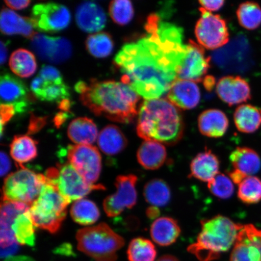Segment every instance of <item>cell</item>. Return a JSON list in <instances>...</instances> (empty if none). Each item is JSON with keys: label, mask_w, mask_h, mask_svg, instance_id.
I'll return each instance as SVG.
<instances>
[{"label": "cell", "mask_w": 261, "mask_h": 261, "mask_svg": "<svg viewBox=\"0 0 261 261\" xmlns=\"http://www.w3.org/2000/svg\"><path fill=\"white\" fill-rule=\"evenodd\" d=\"M147 34L124 45L114 63L128 85L146 100L161 98L168 93L187 57L184 30L170 22L150 15L145 25Z\"/></svg>", "instance_id": "obj_1"}, {"label": "cell", "mask_w": 261, "mask_h": 261, "mask_svg": "<svg viewBox=\"0 0 261 261\" xmlns=\"http://www.w3.org/2000/svg\"><path fill=\"white\" fill-rule=\"evenodd\" d=\"M74 89L84 105L96 116L130 123L138 116L140 96L128 85L114 81H79Z\"/></svg>", "instance_id": "obj_2"}, {"label": "cell", "mask_w": 261, "mask_h": 261, "mask_svg": "<svg viewBox=\"0 0 261 261\" xmlns=\"http://www.w3.org/2000/svg\"><path fill=\"white\" fill-rule=\"evenodd\" d=\"M180 111L167 98L145 100L139 109L137 133L144 140L174 145L184 133Z\"/></svg>", "instance_id": "obj_3"}, {"label": "cell", "mask_w": 261, "mask_h": 261, "mask_svg": "<svg viewBox=\"0 0 261 261\" xmlns=\"http://www.w3.org/2000/svg\"><path fill=\"white\" fill-rule=\"evenodd\" d=\"M201 224L197 241L188 248V252L200 261L217 259L222 253L228 252L243 227L220 215L202 220Z\"/></svg>", "instance_id": "obj_4"}, {"label": "cell", "mask_w": 261, "mask_h": 261, "mask_svg": "<svg viewBox=\"0 0 261 261\" xmlns=\"http://www.w3.org/2000/svg\"><path fill=\"white\" fill-rule=\"evenodd\" d=\"M70 203L56 188L46 181L38 197L29 207L35 226L51 233L58 232L66 217L67 208Z\"/></svg>", "instance_id": "obj_5"}, {"label": "cell", "mask_w": 261, "mask_h": 261, "mask_svg": "<svg viewBox=\"0 0 261 261\" xmlns=\"http://www.w3.org/2000/svg\"><path fill=\"white\" fill-rule=\"evenodd\" d=\"M77 249L97 261H116L125 241L106 223L82 228L76 234Z\"/></svg>", "instance_id": "obj_6"}, {"label": "cell", "mask_w": 261, "mask_h": 261, "mask_svg": "<svg viewBox=\"0 0 261 261\" xmlns=\"http://www.w3.org/2000/svg\"><path fill=\"white\" fill-rule=\"evenodd\" d=\"M45 182L44 175L36 174L24 166H21L5 178L2 200L18 202L30 206L38 197Z\"/></svg>", "instance_id": "obj_7"}, {"label": "cell", "mask_w": 261, "mask_h": 261, "mask_svg": "<svg viewBox=\"0 0 261 261\" xmlns=\"http://www.w3.org/2000/svg\"><path fill=\"white\" fill-rule=\"evenodd\" d=\"M44 175L48 184L56 188L70 202L83 199L94 191L106 189L102 185L90 184L85 180L68 162L49 168Z\"/></svg>", "instance_id": "obj_8"}, {"label": "cell", "mask_w": 261, "mask_h": 261, "mask_svg": "<svg viewBox=\"0 0 261 261\" xmlns=\"http://www.w3.org/2000/svg\"><path fill=\"white\" fill-rule=\"evenodd\" d=\"M201 15L195 28V34L202 47L215 50L229 41V33L226 21L220 15L200 8Z\"/></svg>", "instance_id": "obj_9"}, {"label": "cell", "mask_w": 261, "mask_h": 261, "mask_svg": "<svg viewBox=\"0 0 261 261\" xmlns=\"http://www.w3.org/2000/svg\"><path fill=\"white\" fill-rule=\"evenodd\" d=\"M68 163L90 184L98 180L102 169V158L99 150L92 145H70L68 147Z\"/></svg>", "instance_id": "obj_10"}, {"label": "cell", "mask_w": 261, "mask_h": 261, "mask_svg": "<svg viewBox=\"0 0 261 261\" xmlns=\"http://www.w3.org/2000/svg\"><path fill=\"white\" fill-rule=\"evenodd\" d=\"M34 28L41 32H57L69 25L71 14L65 6L55 3H40L32 8Z\"/></svg>", "instance_id": "obj_11"}, {"label": "cell", "mask_w": 261, "mask_h": 261, "mask_svg": "<svg viewBox=\"0 0 261 261\" xmlns=\"http://www.w3.org/2000/svg\"><path fill=\"white\" fill-rule=\"evenodd\" d=\"M138 177L129 174L119 175L116 179V192L103 201V210L108 217H115L126 208H133L138 200L136 184Z\"/></svg>", "instance_id": "obj_12"}, {"label": "cell", "mask_w": 261, "mask_h": 261, "mask_svg": "<svg viewBox=\"0 0 261 261\" xmlns=\"http://www.w3.org/2000/svg\"><path fill=\"white\" fill-rule=\"evenodd\" d=\"M31 45L38 57L51 63H63L72 53L70 41L63 37H51L36 33L31 38Z\"/></svg>", "instance_id": "obj_13"}, {"label": "cell", "mask_w": 261, "mask_h": 261, "mask_svg": "<svg viewBox=\"0 0 261 261\" xmlns=\"http://www.w3.org/2000/svg\"><path fill=\"white\" fill-rule=\"evenodd\" d=\"M230 261H261V230L252 224L243 225Z\"/></svg>", "instance_id": "obj_14"}, {"label": "cell", "mask_w": 261, "mask_h": 261, "mask_svg": "<svg viewBox=\"0 0 261 261\" xmlns=\"http://www.w3.org/2000/svg\"><path fill=\"white\" fill-rule=\"evenodd\" d=\"M187 57L185 58L178 79L200 83L203 81L210 67V58L205 55L203 47L189 40L187 44Z\"/></svg>", "instance_id": "obj_15"}, {"label": "cell", "mask_w": 261, "mask_h": 261, "mask_svg": "<svg viewBox=\"0 0 261 261\" xmlns=\"http://www.w3.org/2000/svg\"><path fill=\"white\" fill-rule=\"evenodd\" d=\"M230 161L233 170L229 177L233 184L239 185L244 179L253 176L259 171L261 162L259 156L254 150L247 147H238L231 152Z\"/></svg>", "instance_id": "obj_16"}, {"label": "cell", "mask_w": 261, "mask_h": 261, "mask_svg": "<svg viewBox=\"0 0 261 261\" xmlns=\"http://www.w3.org/2000/svg\"><path fill=\"white\" fill-rule=\"evenodd\" d=\"M0 94L2 103L11 104L17 113L24 112L31 102L30 94L23 82L9 73L2 74Z\"/></svg>", "instance_id": "obj_17"}, {"label": "cell", "mask_w": 261, "mask_h": 261, "mask_svg": "<svg viewBox=\"0 0 261 261\" xmlns=\"http://www.w3.org/2000/svg\"><path fill=\"white\" fill-rule=\"evenodd\" d=\"M218 97L229 106L247 102L251 98V90L247 81L239 76L222 77L217 85Z\"/></svg>", "instance_id": "obj_18"}, {"label": "cell", "mask_w": 261, "mask_h": 261, "mask_svg": "<svg viewBox=\"0 0 261 261\" xmlns=\"http://www.w3.org/2000/svg\"><path fill=\"white\" fill-rule=\"evenodd\" d=\"M166 97L178 109L191 110L200 102L201 93L194 82L177 79L172 85Z\"/></svg>", "instance_id": "obj_19"}, {"label": "cell", "mask_w": 261, "mask_h": 261, "mask_svg": "<svg viewBox=\"0 0 261 261\" xmlns=\"http://www.w3.org/2000/svg\"><path fill=\"white\" fill-rule=\"evenodd\" d=\"M75 16L78 27L86 32H99L106 24V12L99 5L93 2L82 3L78 6Z\"/></svg>", "instance_id": "obj_20"}, {"label": "cell", "mask_w": 261, "mask_h": 261, "mask_svg": "<svg viewBox=\"0 0 261 261\" xmlns=\"http://www.w3.org/2000/svg\"><path fill=\"white\" fill-rule=\"evenodd\" d=\"M31 89L34 96L38 99L47 102H61L70 97L69 88L63 83L47 81L40 76L32 81Z\"/></svg>", "instance_id": "obj_21"}, {"label": "cell", "mask_w": 261, "mask_h": 261, "mask_svg": "<svg viewBox=\"0 0 261 261\" xmlns=\"http://www.w3.org/2000/svg\"><path fill=\"white\" fill-rule=\"evenodd\" d=\"M220 163L211 150L199 153L191 163V176L199 180L210 182L219 174Z\"/></svg>", "instance_id": "obj_22"}, {"label": "cell", "mask_w": 261, "mask_h": 261, "mask_svg": "<svg viewBox=\"0 0 261 261\" xmlns=\"http://www.w3.org/2000/svg\"><path fill=\"white\" fill-rule=\"evenodd\" d=\"M198 129L203 136L211 138H219L224 135L228 127V120L221 110L204 111L198 117Z\"/></svg>", "instance_id": "obj_23"}, {"label": "cell", "mask_w": 261, "mask_h": 261, "mask_svg": "<svg viewBox=\"0 0 261 261\" xmlns=\"http://www.w3.org/2000/svg\"><path fill=\"white\" fill-rule=\"evenodd\" d=\"M139 164L148 170H156L165 164L167 151L164 145L152 140H145L137 152Z\"/></svg>", "instance_id": "obj_24"}, {"label": "cell", "mask_w": 261, "mask_h": 261, "mask_svg": "<svg viewBox=\"0 0 261 261\" xmlns=\"http://www.w3.org/2000/svg\"><path fill=\"white\" fill-rule=\"evenodd\" d=\"M0 29L3 34L5 35L18 34L31 39L36 34L31 18L23 17L7 8L2 9Z\"/></svg>", "instance_id": "obj_25"}, {"label": "cell", "mask_w": 261, "mask_h": 261, "mask_svg": "<svg viewBox=\"0 0 261 261\" xmlns=\"http://www.w3.org/2000/svg\"><path fill=\"white\" fill-rule=\"evenodd\" d=\"M181 233L178 222L174 218L163 217L156 218L150 228V234L159 246H170L177 240Z\"/></svg>", "instance_id": "obj_26"}, {"label": "cell", "mask_w": 261, "mask_h": 261, "mask_svg": "<svg viewBox=\"0 0 261 261\" xmlns=\"http://www.w3.org/2000/svg\"><path fill=\"white\" fill-rule=\"evenodd\" d=\"M97 145L104 154L115 155L125 149L128 141L118 126L109 125L100 132Z\"/></svg>", "instance_id": "obj_27"}, {"label": "cell", "mask_w": 261, "mask_h": 261, "mask_svg": "<svg viewBox=\"0 0 261 261\" xmlns=\"http://www.w3.org/2000/svg\"><path fill=\"white\" fill-rule=\"evenodd\" d=\"M67 130L68 138L77 145H92L99 136L96 124L87 117L75 119Z\"/></svg>", "instance_id": "obj_28"}, {"label": "cell", "mask_w": 261, "mask_h": 261, "mask_svg": "<svg viewBox=\"0 0 261 261\" xmlns=\"http://www.w3.org/2000/svg\"><path fill=\"white\" fill-rule=\"evenodd\" d=\"M234 122L240 132H255L261 125V111L249 104H243L236 109Z\"/></svg>", "instance_id": "obj_29"}, {"label": "cell", "mask_w": 261, "mask_h": 261, "mask_svg": "<svg viewBox=\"0 0 261 261\" xmlns=\"http://www.w3.org/2000/svg\"><path fill=\"white\" fill-rule=\"evenodd\" d=\"M10 152L19 167L37 158V142L28 136H16L10 145Z\"/></svg>", "instance_id": "obj_30"}, {"label": "cell", "mask_w": 261, "mask_h": 261, "mask_svg": "<svg viewBox=\"0 0 261 261\" xmlns=\"http://www.w3.org/2000/svg\"><path fill=\"white\" fill-rule=\"evenodd\" d=\"M9 67L18 76L29 77L34 74L37 68L34 55L24 48L13 52L9 60Z\"/></svg>", "instance_id": "obj_31"}, {"label": "cell", "mask_w": 261, "mask_h": 261, "mask_svg": "<svg viewBox=\"0 0 261 261\" xmlns=\"http://www.w3.org/2000/svg\"><path fill=\"white\" fill-rule=\"evenodd\" d=\"M35 227L29 208L19 215L12 225L16 242L21 246H34L36 240Z\"/></svg>", "instance_id": "obj_32"}, {"label": "cell", "mask_w": 261, "mask_h": 261, "mask_svg": "<svg viewBox=\"0 0 261 261\" xmlns=\"http://www.w3.org/2000/svg\"><path fill=\"white\" fill-rule=\"evenodd\" d=\"M143 195L148 203L158 207L167 205L171 198L170 188L164 180L159 178L152 179L147 182Z\"/></svg>", "instance_id": "obj_33"}, {"label": "cell", "mask_w": 261, "mask_h": 261, "mask_svg": "<svg viewBox=\"0 0 261 261\" xmlns=\"http://www.w3.org/2000/svg\"><path fill=\"white\" fill-rule=\"evenodd\" d=\"M70 214L74 221L83 226L96 223L100 217V212L96 204L84 198L74 202Z\"/></svg>", "instance_id": "obj_34"}, {"label": "cell", "mask_w": 261, "mask_h": 261, "mask_svg": "<svg viewBox=\"0 0 261 261\" xmlns=\"http://www.w3.org/2000/svg\"><path fill=\"white\" fill-rule=\"evenodd\" d=\"M127 255L129 261H155L156 250L151 241L137 238L130 241Z\"/></svg>", "instance_id": "obj_35"}, {"label": "cell", "mask_w": 261, "mask_h": 261, "mask_svg": "<svg viewBox=\"0 0 261 261\" xmlns=\"http://www.w3.org/2000/svg\"><path fill=\"white\" fill-rule=\"evenodd\" d=\"M237 15L240 25L247 30H255L261 25V8L255 2H247L241 4Z\"/></svg>", "instance_id": "obj_36"}, {"label": "cell", "mask_w": 261, "mask_h": 261, "mask_svg": "<svg viewBox=\"0 0 261 261\" xmlns=\"http://www.w3.org/2000/svg\"><path fill=\"white\" fill-rule=\"evenodd\" d=\"M86 47L87 50L93 57L98 58H106L113 51L114 42L108 33H96L88 37Z\"/></svg>", "instance_id": "obj_37"}, {"label": "cell", "mask_w": 261, "mask_h": 261, "mask_svg": "<svg viewBox=\"0 0 261 261\" xmlns=\"http://www.w3.org/2000/svg\"><path fill=\"white\" fill-rule=\"evenodd\" d=\"M238 197L246 204H254L261 200V180L250 176L238 185Z\"/></svg>", "instance_id": "obj_38"}, {"label": "cell", "mask_w": 261, "mask_h": 261, "mask_svg": "<svg viewBox=\"0 0 261 261\" xmlns=\"http://www.w3.org/2000/svg\"><path fill=\"white\" fill-rule=\"evenodd\" d=\"M109 12L113 21L120 25L128 24L135 14L132 3L128 0H115L111 2Z\"/></svg>", "instance_id": "obj_39"}, {"label": "cell", "mask_w": 261, "mask_h": 261, "mask_svg": "<svg viewBox=\"0 0 261 261\" xmlns=\"http://www.w3.org/2000/svg\"><path fill=\"white\" fill-rule=\"evenodd\" d=\"M29 205L18 202L3 201L1 205V229L12 230L15 218L29 208Z\"/></svg>", "instance_id": "obj_40"}, {"label": "cell", "mask_w": 261, "mask_h": 261, "mask_svg": "<svg viewBox=\"0 0 261 261\" xmlns=\"http://www.w3.org/2000/svg\"><path fill=\"white\" fill-rule=\"evenodd\" d=\"M208 190L215 197L220 199L230 198L234 192L233 182L229 177L224 174H218L208 182Z\"/></svg>", "instance_id": "obj_41"}, {"label": "cell", "mask_w": 261, "mask_h": 261, "mask_svg": "<svg viewBox=\"0 0 261 261\" xmlns=\"http://www.w3.org/2000/svg\"><path fill=\"white\" fill-rule=\"evenodd\" d=\"M38 76L44 80L55 82V83H63V78L61 76L60 71L51 65H42Z\"/></svg>", "instance_id": "obj_42"}, {"label": "cell", "mask_w": 261, "mask_h": 261, "mask_svg": "<svg viewBox=\"0 0 261 261\" xmlns=\"http://www.w3.org/2000/svg\"><path fill=\"white\" fill-rule=\"evenodd\" d=\"M0 109H1V135L2 136L3 127L14 116L16 110L15 107L11 104L2 103Z\"/></svg>", "instance_id": "obj_43"}, {"label": "cell", "mask_w": 261, "mask_h": 261, "mask_svg": "<svg viewBox=\"0 0 261 261\" xmlns=\"http://www.w3.org/2000/svg\"><path fill=\"white\" fill-rule=\"evenodd\" d=\"M46 122L45 117H37L32 115L31 117L30 124L29 126V133L34 134L40 130Z\"/></svg>", "instance_id": "obj_44"}, {"label": "cell", "mask_w": 261, "mask_h": 261, "mask_svg": "<svg viewBox=\"0 0 261 261\" xmlns=\"http://www.w3.org/2000/svg\"><path fill=\"white\" fill-rule=\"evenodd\" d=\"M199 3L203 8L208 12L217 11L223 7L224 1H199Z\"/></svg>", "instance_id": "obj_45"}, {"label": "cell", "mask_w": 261, "mask_h": 261, "mask_svg": "<svg viewBox=\"0 0 261 261\" xmlns=\"http://www.w3.org/2000/svg\"><path fill=\"white\" fill-rule=\"evenodd\" d=\"M0 158H1V175L4 176L7 174L11 167V161L6 153L2 151L0 153Z\"/></svg>", "instance_id": "obj_46"}, {"label": "cell", "mask_w": 261, "mask_h": 261, "mask_svg": "<svg viewBox=\"0 0 261 261\" xmlns=\"http://www.w3.org/2000/svg\"><path fill=\"white\" fill-rule=\"evenodd\" d=\"M5 3L11 9L21 10L27 8L31 1H5Z\"/></svg>", "instance_id": "obj_47"}, {"label": "cell", "mask_w": 261, "mask_h": 261, "mask_svg": "<svg viewBox=\"0 0 261 261\" xmlns=\"http://www.w3.org/2000/svg\"><path fill=\"white\" fill-rule=\"evenodd\" d=\"M68 117H69V115H68V114L67 113L60 112L58 113L54 119L55 126H56L57 128H60V127L66 121Z\"/></svg>", "instance_id": "obj_48"}, {"label": "cell", "mask_w": 261, "mask_h": 261, "mask_svg": "<svg viewBox=\"0 0 261 261\" xmlns=\"http://www.w3.org/2000/svg\"><path fill=\"white\" fill-rule=\"evenodd\" d=\"M0 52H1V55H0V63L2 65L5 63L6 60L8 57V48L6 46L5 42L3 41H1L0 44Z\"/></svg>", "instance_id": "obj_49"}, {"label": "cell", "mask_w": 261, "mask_h": 261, "mask_svg": "<svg viewBox=\"0 0 261 261\" xmlns=\"http://www.w3.org/2000/svg\"><path fill=\"white\" fill-rule=\"evenodd\" d=\"M160 215V210L159 207L155 206H152L148 207V210H146V215L150 219H155V218H158Z\"/></svg>", "instance_id": "obj_50"}, {"label": "cell", "mask_w": 261, "mask_h": 261, "mask_svg": "<svg viewBox=\"0 0 261 261\" xmlns=\"http://www.w3.org/2000/svg\"><path fill=\"white\" fill-rule=\"evenodd\" d=\"M18 243L16 244L14 246L9 247L8 249H1L2 257L9 256L15 253L18 249Z\"/></svg>", "instance_id": "obj_51"}, {"label": "cell", "mask_w": 261, "mask_h": 261, "mask_svg": "<svg viewBox=\"0 0 261 261\" xmlns=\"http://www.w3.org/2000/svg\"><path fill=\"white\" fill-rule=\"evenodd\" d=\"M59 104V109H61L64 112H69L70 107L71 106V102L69 99H64L61 101Z\"/></svg>", "instance_id": "obj_52"}, {"label": "cell", "mask_w": 261, "mask_h": 261, "mask_svg": "<svg viewBox=\"0 0 261 261\" xmlns=\"http://www.w3.org/2000/svg\"><path fill=\"white\" fill-rule=\"evenodd\" d=\"M203 81L204 82L205 87L207 90H210L211 88L214 86L215 81L213 77H205Z\"/></svg>", "instance_id": "obj_53"}, {"label": "cell", "mask_w": 261, "mask_h": 261, "mask_svg": "<svg viewBox=\"0 0 261 261\" xmlns=\"http://www.w3.org/2000/svg\"><path fill=\"white\" fill-rule=\"evenodd\" d=\"M156 261H179L177 257L174 256L166 254L160 257Z\"/></svg>", "instance_id": "obj_54"}]
</instances>
